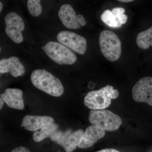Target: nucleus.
I'll use <instances>...</instances> for the list:
<instances>
[{
    "instance_id": "13",
    "label": "nucleus",
    "mask_w": 152,
    "mask_h": 152,
    "mask_svg": "<svg viewBox=\"0 0 152 152\" xmlns=\"http://www.w3.org/2000/svg\"><path fill=\"white\" fill-rule=\"evenodd\" d=\"M1 98L7 105L11 108L20 110L24 108L23 92L21 90L18 88H7L4 94H1Z\"/></svg>"
},
{
    "instance_id": "8",
    "label": "nucleus",
    "mask_w": 152,
    "mask_h": 152,
    "mask_svg": "<svg viewBox=\"0 0 152 152\" xmlns=\"http://www.w3.org/2000/svg\"><path fill=\"white\" fill-rule=\"evenodd\" d=\"M132 94L134 100L145 102L152 106V77L142 78L133 87Z\"/></svg>"
},
{
    "instance_id": "12",
    "label": "nucleus",
    "mask_w": 152,
    "mask_h": 152,
    "mask_svg": "<svg viewBox=\"0 0 152 152\" xmlns=\"http://www.w3.org/2000/svg\"><path fill=\"white\" fill-rule=\"evenodd\" d=\"M26 72L25 68L18 58L12 56L8 59H3L0 61V73L10 72L15 77L23 76Z\"/></svg>"
},
{
    "instance_id": "23",
    "label": "nucleus",
    "mask_w": 152,
    "mask_h": 152,
    "mask_svg": "<svg viewBox=\"0 0 152 152\" xmlns=\"http://www.w3.org/2000/svg\"><path fill=\"white\" fill-rule=\"evenodd\" d=\"M0 102H1L0 103V110H1L2 109L4 105V102L1 98H0Z\"/></svg>"
},
{
    "instance_id": "6",
    "label": "nucleus",
    "mask_w": 152,
    "mask_h": 152,
    "mask_svg": "<svg viewBox=\"0 0 152 152\" xmlns=\"http://www.w3.org/2000/svg\"><path fill=\"white\" fill-rule=\"evenodd\" d=\"M4 20L7 35L16 43L22 42L23 40L22 31L25 29V23L21 17L11 12L6 16Z\"/></svg>"
},
{
    "instance_id": "11",
    "label": "nucleus",
    "mask_w": 152,
    "mask_h": 152,
    "mask_svg": "<svg viewBox=\"0 0 152 152\" xmlns=\"http://www.w3.org/2000/svg\"><path fill=\"white\" fill-rule=\"evenodd\" d=\"M54 122V120L50 116L27 115L23 118L21 126L27 130L35 132Z\"/></svg>"
},
{
    "instance_id": "18",
    "label": "nucleus",
    "mask_w": 152,
    "mask_h": 152,
    "mask_svg": "<svg viewBox=\"0 0 152 152\" xmlns=\"http://www.w3.org/2000/svg\"><path fill=\"white\" fill-rule=\"evenodd\" d=\"M28 10L34 17H38L42 12V7L39 0H29L28 1Z\"/></svg>"
},
{
    "instance_id": "4",
    "label": "nucleus",
    "mask_w": 152,
    "mask_h": 152,
    "mask_svg": "<svg viewBox=\"0 0 152 152\" xmlns=\"http://www.w3.org/2000/svg\"><path fill=\"white\" fill-rule=\"evenodd\" d=\"M89 121L92 125L108 132L117 130L122 123L121 117L105 109L91 110L89 115Z\"/></svg>"
},
{
    "instance_id": "15",
    "label": "nucleus",
    "mask_w": 152,
    "mask_h": 152,
    "mask_svg": "<svg viewBox=\"0 0 152 152\" xmlns=\"http://www.w3.org/2000/svg\"><path fill=\"white\" fill-rule=\"evenodd\" d=\"M58 126L56 124L46 126L42 128L40 131H36L33 135V138L35 142H40L47 138H50L57 131Z\"/></svg>"
},
{
    "instance_id": "19",
    "label": "nucleus",
    "mask_w": 152,
    "mask_h": 152,
    "mask_svg": "<svg viewBox=\"0 0 152 152\" xmlns=\"http://www.w3.org/2000/svg\"><path fill=\"white\" fill-rule=\"evenodd\" d=\"M112 12L117 16L119 22L122 25L124 24L127 21L128 17L124 14V9L121 7L115 8L112 10Z\"/></svg>"
},
{
    "instance_id": "21",
    "label": "nucleus",
    "mask_w": 152,
    "mask_h": 152,
    "mask_svg": "<svg viewBox=\"0 0 152 152\" xmlns=\"http://www.w3.org/2000/svg\"><path fill=\"white\" fill-rule=\"evenodd\" d=\"M11 152H31L27 148L24 147H19L13 150Z\"/></svg>"
},
{
    "instance_id": "22",
    "label": "nucleus",
    "mask_w": 152,
    "mask_h": 152,
    "mask_svg": "<svg viewBox=\"0 0 152 152\" xmlns=\"http://www.w3.org/2000/svg\"><path fill=\"white\" fill-rule=\"evenodd\" d=\"M96 152H121L119 151H117L114 149H105L101 150V151H98Z\"/></svg>"
},
{
    "instance_id": "10",
    "label": "nucleus",
    "mask_w": 152,
    "mask_h": 152,
    "mask_svg": "<svg viewBox=\"0 0 152 152\" xmlns=\"http://www.w3.org/2000/svg\"><path fill=\"white\" fill-rule=\"evenodd\" d=\"M82 129L72 132L69 129L63 132L62 135L56 142L58 145L61 146L66 152H72L75 149L83 134Z\"/></svg>"
},
{
    "instance_id": "3",
    "label": "nucleus",
    "mask_w": 152,
    "mask_h": 152,
    "mask_svg": "<svg viewBox=\"0 0 152 152\" xmlns=\"http://www.w3.org/2000/svg\"><path fill=\"white\" fill-rule=\"evenodd\" d=\"M99 44L102 53L110 61L119 59L121 53V43L115 33L104 30L100 34Z\"/></svg>"
},
{
    "instance_id": "5",
    "label": "nucleus",
    "mask_w": 152,
    "mask_h": 152,
    "mask_svg": "<svg viewBox=\"0 0 152 152\" xmlns=\"http://www.w3.org/2000/svg\"><path fill=\"white\" fill-rule=\"evenodd\" d=\"M42 49L53 61L58 64L72 65L76 62L77 56L72 50L57 42H49Z\"/></svg>"
},
{
    "instance_id": "2",
    "label": "nucleus",
    "mask_w": 152,
    "mask_h": 152,
    "mask_svg": "<svg viewBox=\"0 0 152 152\" xmlns=\"http://www.w3.org/2000/svg\"><path fill=\"white\" fill-rule=\"evenodd\" d=\"M119 92L112 86H108L100 89L90 91L85 96V105L91 110H101L108 107L111 100L116 99Z\"/></svg>"
},
{
    "instance_id": "7",
    "label": "nucleus",
    "mask_w": 152,
    "mask_h": 152,
    "mask_svg": "<svg viewBox=\"0 0 152 152\" xmlns=\"http://www.w3.org/2000/svg\"><path fill=\"white\" fill-rule=\"evenodd\" d=\"M57 39L60 43L81 55L84 54L87 48V41L82 36L69 31H62L58 34Z\"/></svg>"
},
{
    "instance_id": "9",
    "label": "nucleus",
    "mask_w": 152,
    "mask_h": 152,
    "mask_svg": "<svg viewBox=\"0 0 152 152\" xmlns=\"http://www.w3.org/2000/svg\"><path fill=\"white\" fill-rule=\"evenodd\" d=\"M105 135V131L102 128L91 125L86 129L78 145L79 148L86 149L92 146L99 140L103 138Z\"/></svg>"
},
{
    "instance_id": "17",
    "label": "nucleus",
    "mask_w": 152,
    "mask_h": 152,
    "mask_svg": "<svg viewBox=\"0 0 152 152\" xmlns=\"http://www.w3.org/2000/svg\"><path fill=\"white\" fill-rule=\"evenodd\" d=\"M101 18L104 23L110 27L119 28L122 26L119 22L117 16L110 10L104 11L101 15Z\"/></svg>"
},
{
    "instance_id": "24",
    "label": "nucleus",
    "mask_w": 152,
    "mask_h": 152,
    "mask_svg": "<svg viewBox=\"0 0 152 152\" xmlns=\"http://www.w3.org/2000/svg\"><path fill=\"white\" fill-rule=\"evenodd\" d=\"M133 1H134L133 0H119L118 1L121 2L129 3L132 2Z\"/></svg>"
},
{
    "instance_id": "16",
    "label": "nucleus",
    "mask_w": 152,
    "mask_h": 152,
    "mask_svg": "<svg viewBox=\"0 0 152 152\" xmlns=\"http://www.w3.org/2000/svg\"><path fill=\"white\" fill-rule=\"evenodd\" d=\"M138 47L140 48L148 49L152 47V26L145 31L139 33L136 40Z\"/></svg>"
},
{
    "instance_id": "25",
    "label": "nucleus",
    "mask_w": 152,
    "mask_h": 152,
    "mask_svg": "<svg viewBox=\"0 0 152 152\" xmlns=\"http://www.w3.org/2000/svg\"><path fill=\"white\" fill-rule=\"evenodd\" d=\"M3 9V4L1 2H0V12H1L2 10Z\"/></svg>"
},
{
    "instance_id": "14",
    "label": "nucleus",
    "mask_w": 152,
    "mask_h": 152,
    "mask_svg": "<svg viewBox=\"0 0 152 152\" xmlns=\"http://www.w3.org/2000/svg\"><path fill=\"white\" fill-rule=\"evenodd\" d=\"M58 16L63 25L68 28L77 29L81 28L78 23L75 12L69 4H66L61 7Z\"/></svg>"
},
{
    "instance_id": "26",
    "label": "nucleus",
    "mask_w": 152,
    "mask_h": 152,
    "mask_svg": "<svg viewBox=\"0 0 152 152\" xmlns=\"http://www.w3.org/2000/svg\"></svg>"
},
{
    "instance_id": "1",
    "label": "nucleus",
    "mask_w": 152,
    "mask_h": 152,
    "mask_svg": "<svg viewBox=\"0 0 152 152\" xmlns=\"http://www.w3.org/2000/svg\"><path fill=\"white\" fill-rule=\"evenodd\" d=\"M31 79L36 88L51 96L59 97L64 94V86L59 79L45 70L33 71Z\"/></svg>"
},
{
    "instance_id": "20",
    "label": "nucleus",
    "mask_w": 152,
    "mask_h": 152,
    "mask_svg": "<svg viewBox=\"0 0 152 152\" xmlns=\"http://www.w3.org/2000/svg\"><path fill=\"white\" fill-rule=\"evenodd\" d=\"M77 20L80 26H85L86 24V22L84 18L81 15H77Z\"/></svg>"
}]
</instances>
